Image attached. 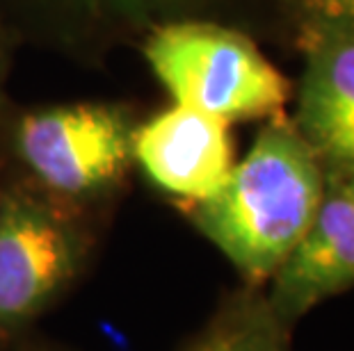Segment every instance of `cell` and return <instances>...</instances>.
<instances>
[{"label":"cell","instance_id":"1","mask_svg":"<svg viewBox=\"0 0 354 351\" xmlns=\"http://www.w3.org/2000/svg\"><path fill=\"white\" fill-rule=\"evenodd\" d=\"M325 190L320 158L295 121L277 114L222 188L187 205V217L252 285H261L302 240Z\"/></svg>","mask_w":354,"mask_h":351},{"label":"cell","instance_id":"2","mask_svg":"<svg viewBox=\"0 0 354 351\" xmlns=\"http://www.w3.org/2000/svg\"><path fill=\"white\" fill-rule=\"evenodd\" d=\"M145 57L178 106L229 123L281 114L290 96V82L250 37L215 23L176 21L156 28Z\"/></svg>","mask_w":354,"mask_h":351},{"label":"cell","instance_id":"3","mask_svg":"<svg viewBox=\"0 0 354 351\" xmlns=\"http://www.w3.org/2000/svg\"><path fill=\"white\" fill-rule=\"evenodd\" d=\"M85 235L46 192L14 188L0 197V333L35 322L71 285Z\"/></svg>","mask_w":354,"mask_h":351},{"label":"cell","instance_id":"4","mask_svg":"<svg viewBox=\"0 0 354 351\" xmlns=\"http://www.w3.org/2000/svg\"><path fill=\"white\" fill-rule=\"evenodd\" d=\"M133 132L122 108L78 103L26 114L17 128V151L50 197L89 199L124 178L133 164Z\"/></svg>","mask_w":354,"mask_h":351},{"label":"cell","instance_id":"5","mask_svg":"<svg viewBox=\"0 0 354 351\" xmlns=\"http://www.w3.org/2000/svg\"><path fill=\"white\" fill-rule=\"evenodd\" d=\"M133 162L160 192L197 203L222 188L236 164L229 121L176 103L135 128Z\"/></svg>","mask_w":354,"mask_h":351},{"label":"cell","instance_id":"6","mask_svg":"<svg viewBox=\"0 0 354 351\" xmlns=\"http://www.w3.org/2000/svg\"><path fill=\"white\" fill-rule=\"evenodd\" d=\"M266 301L283 326L329 297L354 285V199L338 178L327 176V190L292 251L270 279Z\"/></svg>","mask_w":354,"mask_h":351},{"label":"cell","instance_id":"7","mask_svg":"<svg viewBox=\"0 0 354 351\" xmlns=\"http://www.w3.org/2000/svg\"><path fill=\"white\" fill-rule=\"evenodd\" d=\"M306 69L295 126L327 176L354 169V30L304 34Z\"/></svg>","mask_w":354,"mask_h":351},{"label":"cell","instance_id":"8","mask_svg":"<svg viewBox=\"0 0 354 351\" xmlns=\"http://www.w3.org/2000/svg\"><path fill=\"white\" fill-rule=\"evenodd\" d=\"M288 331L266 297L243 294L217 310L185 351H290Z\"/></svg>","mask_w":354,"mask_h":351},{"label":"cell","instance_id":"9","mask_svg":"<svg viewBox=\"0 0 354 351\" xmlns=\"http://www.w3.org/2000/svg\"><path fill=\"white\" fill-rule=\"evenodd\" d=\"M73 17L103 23H147L151 17L190 3V0H44Z\"/></svg>","mask_w":354,"mask_h":351},{"label":"cell","instance_id":"10","mask_svg":"<svg viewBox=\"0 0 354 351\" xmlns=\"http://www.w3.org/2000/svg\"><path fill=\"white\" fill-rule=\"evenodd\" d=\"M304 34L354 30V0H299Z\"/></svg>","mask_w":354,"mask_h":351},{"label":"cell","instance_id":"11","mask_svg":"<svg viewBox=\"0 0 354 351\" xmlns=\"http://www.w3.org/2000/svg\"><path fill=\"white\" fill-rule=\"evenodd\" d=\"M331 178H338V181L345 185V190L350 192V197L354 199V169L348 171V174H343V176H331Z\"/></svg>","mask_w":354,"mask_h":351}]
</instances>
